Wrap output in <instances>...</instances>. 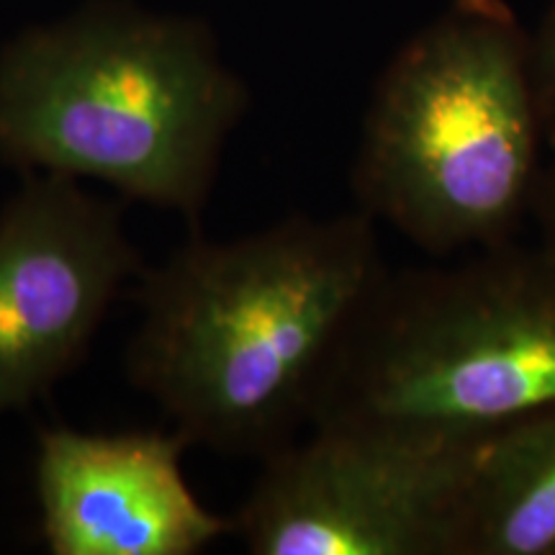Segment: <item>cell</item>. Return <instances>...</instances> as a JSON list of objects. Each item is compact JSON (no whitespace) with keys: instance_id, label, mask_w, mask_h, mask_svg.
<instances>
[{"instance_id":"8992f818","label":"cell","mask_w":555,"mask_h":555,"mask_svg":"<svg viewBox=\"0 0 555 555\" xmlns=\"http://www.w3.org/2000/svg\"><path fill=\"white\" fill-rule=\"evenodd\" d=\"M142 270L119 201L65 176L24 178L0 208V416L31 406L82 363Z\"/></svg>"},{"instance_id":"6da1fadb","label":"cell","mask_w":555,"mask_h":555,"mask_svg":"<svg viewBox=\"0 0 555 555\" xmlns=\"http://www.w3.org/2000/svg\"><path fill=\"white\" fill-rule=\"evenodd\" d=\"M363 211L201 234L137 278L127 376L189 446L268 457L309 427L319 386L384 275Z\"/></svg>"},{"instance_id":"9c48e42d","label":"cell","mask_w":555,"mask_h":555,"mask_svg":"<svg viewBox=\"0 0 555 555\" xmlns=\"http://www.w3.org/2000/svg\"><path fill=\"white\" fill-rule=\"evenodd\" d=\"M530 75L545 147L555 155V11L545 24L538 47L530 50Z\"/></svg>"},{"instance_id":"ba28073f","label":"cell","mask_w":555,"mask_h":555,"mask_svg":"<svg viewBox=\"0 0 555 555\" xmlns=\"http://www.w3.org/2000/svg\"><path fill=\"white\" fill-rule=\"evenodd\" d=\"M463 555H555V404L481 442Z\"/></svg>"},{"instance_id":"52a82bcc","label":"cell","mask_w":555,"mask_h":555,"mask_svg":"<svg viewBox=\"0 0 555 555\" xmlns=\"http://www.w3.org/2000/svg\"><path fill=\"white\" fill-rule=\"evenodd\" d=\"M178 433H39L34 486L52 555H196L234 532L193 494Z\"/></svg>"},{"instance_id":"7a4b0ae2","label":"cell","mask_w":555,"mask_h":555,"mask_svg":"<svg viewBox=\"0 0 555 555\" xmlns=\"http://www.w3.org/2000/svg\"><path fill=\"white\" fill-rule=\"evenodd\" d=\"M247 90L196 18L95 0L0 50V163L198 224Z\"/></svg>"},{"instance_id":"277c9868","label":"cell","mask_w":555,"mask_h":555,"mask_svg":"<svg viewBox=\"0 0 555 555\" xmlns=\"http://www.w3.org/2000/svg\"><path fill=\"white\" fill-rule=\"evenodd\" d=\"M545 144L530 47L491 0L457 3L386 69L350 170L358 211L429 255L515 240Z\"/></svg>"},{"instance_id":"5b68a950","label":"cell","mask_w":555,"mask_h":555,"mask_svg":"<svg viewBox=\"0 0 555 555\" xmlns=\"http://www.w3.org/2000/svg\"><path fill=\"white\" fill-rule=\"evenodd\" d=\"M483 440L314 427L262 457L234 532L255 555H463Z\"/></svg>"},{"instance_id":"30bf717a","label":"cell","mask_w":555,"mask_h":555,"mask_svg":"<svg viewBox=\"0 0 555 555\" xmlns=\"http://www.w3.org/2000/svg\"><path fill=\"white\" fill-rule=\"evenodd\" d=\"M530 217L535 219L538 224V234H540L538 245H543L555 255V155H553V163L543 165V170H540Z\"/></svg>"},{"instance_id":"3957f363","label":"cell","mask_w":555,"mask_h":555,"mask_svg":"<svg viewBox=\"0 0 555 555\" xmlns=\"http://www.w3.org/2000/svg\"><path fill=\"white\" fill-rule=\"evenodd\" d=\"M555 404V255L515 240L388 273L319 386L309 429L483 440Z\"/></svg>"}]
</instances>
